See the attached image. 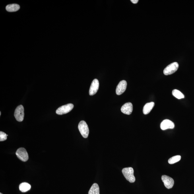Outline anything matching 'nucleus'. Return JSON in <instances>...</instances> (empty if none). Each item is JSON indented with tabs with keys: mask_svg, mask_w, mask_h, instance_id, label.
<instances>
[{
	"mask_svg": "<svg viewBox=\"0 0 194 194\" xmlns=\"http://www.w3.org/2000/svg\"><path fill=\"white\" fill-rule=\"evenodd\" d=\"M99 80L95 79L93 80L89 90V95L90 96H93L95 94L99 89Z\"/></svg>",
	"mask_w": 194,
	"mask_h": 194,
	"instance_id": "6e6552de",
	"label": "nucleus"
},
{
	"mask_svg": "<svg viewBox=\"0 0 194 194\" xmlns=\"http://www.w3.org/2000/svg\"><path fill=\"white\" fill-rule=\"evenodd\" d=\"M181 159L180 155H177L172 157L169 159L168 160V163L169 164H173L179 162Z\"/></svg>",
	"mask_w": 194,
	"mask_h": 194,
	"instance_id": "f3484780",
	"label": "nucleus"
},
{
	"mask_svg": "<svg viewBox=\"0 0 194 194\" xmlns=\"http://www.w3.org/2000/svg\"><path fill=\"white\" fill-rule=\"evenodd\" d=\"M14 116L17 121L21 122L24 119V109L22 105L18 106L15 109Z\"/></svg>",
	"mask_w": 194,
	"mask_h": 194,
	"instance_id": "20e7f679",
	"label": "nucleus"
},
{
	"mask_svg": "<svg viewBox=\"0 0 194 194\" xmlns=\"http://www.w3.org/2000/svg\"><path fill=\"white\" fill-rule=\"evenodd\" d=\"M88 194H100L99 187L98 184H93L88 192Z\"/></svg>",
	"mask_w": 194,
	"mask_h": 194,
	"instance_id": "4468645a",
	"label": "nucleus"
},
{
	"mask_svg": "<svg viewBox=\"0 0 194 194\" xmlns=\"http://www.w3.org/2000/svg\"><path fill=\"white\" fill-rule=\"evenodd\" d=\"M78 129L82 137L84 138L88 137L89 130L88 126L85 121H80L78 125Z\"/></svg>",
	"mask_w": 194,
	"mask_h": 194,
	"instance_id": "f03ea898",
	"label": "nucleus"
},
{
	"mask_svg": "<svg viewBox=\"0 0 194 194\" xmlns=\"http://www.w3.org/2000/svg\"><path fill=\"white\" fill-rule=\"evenodd\" d=\"M16 154L17 158L23 162H26L28 159V153L24 148H18L16 151Z\"/></svg>",
	"mask_w": 194,
	"mask_h": 194,
	"instance_id": "423d86ee",
	"label": "nucleus"
},
{
	"mask_svg": "<svg viewBox=\"0 0 194 194\" xmlns=\"http://www.w3.org/2000/svg\"><path fill=\"white\" fill-rule=\"evenodd\" d=\"M121 111L124 114H131L133 111V105L131 103H125L121 108Z\"/></svg>",
	"mask_w": 194,
	"mask_h": 194,
	"instance_id": "9b49d317",
	"label": "nucleus"
},
{
	"mask_svg": "<svg viewBox=\"0 0 194 194\" xmlns=\"http://www.w3.org/2000/svg\"><path fill=\"white\" fill-rule=\"evenodd\" d=\"M0 194H3L2 193H0Z\"/></svg>",
	"mask_w": 194,
	"mask_h": 194,
	"instance_id": "412c9836",
	"label": "nucleus"
},
{
	"mask_svg": "<svg viewBox=\"0 0 194 194\" xmlns=\"http://www.w3.org/2000/svg\"><path fill=\"white\" fill-rule=\"evenodd\" d=\"M172 94L173 96L178 99L185 98L184 95L179 91L175 89L172 91Z\"/></svg>",
	"mask_w": 194,
	"mask_h": 194,
	"instance_id": "dca6fc26",
	"label": "nucleus"
},
{
	"mask_svg": "<svg viewBox=\"0 0 194 194\" xmlns=\"http://www.w3.org/2000/svg\"><path fill=\"white\" fill-rule=\"evenodd\" d=\"M1 115V112H0V115Z\"/></svg>",
	"mask_w": 194,
	"mask_h": 194,
	"instance_id": "aec40b11",
	"label": "nucleus"
},
{
	"mask_svg": "<svg viewBox=\"0 0 194 194\" xmlns=\"http://www.w3.org/2000/svg\"><path fill=\"white\" fill-rule=\"evenodd\" d=\"M174 127V123L169 119L164 120L160 124L161 129L162 130H165L168 129H173Z\"/></svg>",
	"mask_w": 194,
	"mask_h": 194,
	"instance_id": "9d476101",
	"label": "nucleus"
},
{
	"mask_svg": "<svg viewBox=\"0 0 194 194\" xmlns=\"http://www.w3.org/2000/svg\"><path fill=\"white\" fill-rule=\"evenodd\" d=\"M178 68V63L175 62L170 64L165 68L163 71L164 74L166 75H172L177 71Z\"/></svg>",
	"mask_w": 194,
	"mask_h": 194,
	"instance_id": "7ed1b4c3",
	"label": "nucleus"
},
{
	"mask_svg": "<svg viewBox=\"0 0 194 194\" xmlns=\"http://www.w3.org/2000/svg\"><path fill=\"white\" fill-rule=\"evenodd\" d=\"M31 188V185L28 183H22L19 185L20 190L22 192H26L29 191Z\"/></svg>",
	"mask_w": 194,
	"mask_h": 194,
	"instance_id": "2eb2a0df",
	"label": "nucleus"
},
{
	"mask_svg": "<svg viewBox=\"0 0 194 194\" xmlns=\"http://www.w3.org/2000/svg\"><path fill=\"white\" fill-rule=\"evenodd\" d=\"M74 108V105L69 104L62 106L57 109L56 113L57 114L63 115L67 114L71 111Z\"/></svg>",
	"mask_w": 194,
	"mask_h": 194,
	"instance_id": "39448f33",
	"label": "nucleus"
},
{
	"mask_svg": "<svg viewBox=\"0 0 194 194\" xmlns=\"http://www.w3.org/2000/svg\"><path fill=\"white\" fill-rule=\"evenodd\" d=\"M20 9V6L17 4H13L6 6V9L8 12H14L17 11Z\"/></svg>",
	"mask_w": 194,
	"mask_h": 194,
	"instance_id": "ddd939ff",
	"label": "nucleus"
},
{
	"mask_svg": "<svg viewBox=\"0 0 194 194\" xmlns=\"http://www.w3.org/2000/svg\"><path fill=\"white\" fill-rule=\"evenodd\" d=\"M162 179L165 186L167 189L172 188L174 185V181L172 177L166 175H163L162 177Z\"/></svg>",
	"mask_w": 194,
	"mask_h": 194,
	"instance_id": "0eeeda50",
	"label": "nucleus"
},
{
	"mask_svg": "<svg viewBox=\"0 0 194 194\" xmlns=\"http://www.w3.org/2000/svg\"><path fill=\"white\" fill-rule=\"evenodd\" d=\"M155 106L154 102H151L147 103L144 106L143 108V112L144 114L145 115L149 113L152 110Z\"/></svg>",
	"mask_w": 194,
	"mask_h": 194,
	"instance_id": "f8f14e48",
	"label": "nucleus"
},
{
	"mask_svg": "<svg viewBox=\"0 0 194 194\" xmlns=\"http://www.w3.org/2000/svg\"><path fill=\"white\" fill-rule=\"evenodd\" d=\"M7 135H6V134L5 132L2 131L0 132V141H5L7 139Z\"/></svg>",
	"mask_w": 194,
	"mask_h": 194,
	"instance_id": "a211bd4d",
	"label": "nucleus"
},
{
	"mask_svg": "<svg viewBox=\"0 0 194 194\" xmlns=\"http://www.w3.org/2000/svg\"><path fill=\"white\" fill-rule=\"evenodd\" d=\"M127 82L125 80H121L117 87L116 94L118 95L122 94L126 89Z\"/></svg>",
	"mask_w": 194,
	"mask_h": 194,
	"instance_id": "1a4fd4ad",
	"label": "nucleus"
},
{
	"mask_svg": "<svg viewBox=\"0 0 194 194\" xmlns=\"http://www.w3.org/2000/svg\"><path fill=\"white\" fill-rule=\"evenodd\" d=\"M122 172L126 179L129 182H135L136 178L134 175V170L132 167H128L122 169Z\"/></svg>",
	"mask_w": 194,
	"mask_h": 194,
	"instance_id": "f257e3e1",
	"label": "nucleus"
},
{
	"mask_svg": "<svg viewBox=\"0 0 194 194\" xmlns=\"http://www.w3.org/2000/svg\"><path fill=\"white\" fill-rule=\"evenodd\" d=\"M131 2L133 4H136L139 1L138 0H131Z\"/></svg>",
	"mask_w": 194,
	"mask_h": 194,
	"instance_id": "6ab92c4d",
	"label": "nucleus"
}]
</instances>
